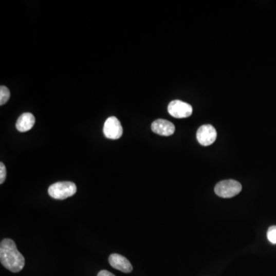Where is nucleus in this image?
Instances as JSON below:
<instances>
[{
	"instance_id": "9b49d317",
	"label": "nucleus",
	"mask_w": 276,
	"mask_h": 276,
	"mask_svg": "<svg viewBox=\"0 0 276 276\" xmlns=\"http://www.w3.org/2000/svg\"><path fill=\"white\" fill-rule=\"evenodd\" d=\"M267 238L272 244H276V226L269 227L267 232Z\"/></svg>"
},
{
	"instance_id": "f257e3e1",
	"label": "nucleus",
	"mask_w": 276,
	"mask_h": 276,
	"mask_svg": "<svg viewBox=\"0 0 276 276\" xmlns=\"http://www.w3.org/2000/svg\"><path fill=\"white\" fill-rule=\"evenodd\" d=\"M0 261L6 269L12 272L23 270L25 266V259L19 252L16 245L10 238H4L0 244Z\"/></svg>"
},
{
	"instance_id": "ddd939ff",
	"label": "nucleus",
	"mask_w": 276,
	"mask_h": 276,
	"mask_svg": "<svg viewBox=\"0 0 276 276\" xmlns=\"http://www.w3.org/2000/svg\"><path fill=\"white\" fill-rule=\"evenodd\" d=\"M98 276H115L114 274H112V272H108L107 270H102L101 272H99V273L98 274Z\"/></svg>"
},
{
	"instance_id": "0eeeda50",
	"label": "nucleus",
	"mask_w": 276,
	"mask_h": 276,
	"mask_svg": "<svg viewBox=\"0 0 276 276\" xmlns=\"http://www.w3.org/2000/svg\"><path fill=\"white\" fill-rule=\"evenodd\" d=\"M153 132L161 136H171L175 132V126L171 121L157 119L151 124Z\"/></svg>"
},
{
	"instance_id": "423d86ee",
	"label": "nucleus",
	"mask_w": 276,
	"mask_h": 276,
	"mask_svg": "<svg viewBox=\"0 0 276 276\" xmlns=\"http://www.w3.org/2000/svg\"><path fill=\"white\" fill-rule=\"evenodd\" d=\"M217 137L216 129L210 124L201 126L196 133L198 142L203 146H210L213 144Z\"/></svg>"
},
{
	"instance_id": "f8f14e48",
	"label": "nucleus",
	"mask_w": 276,
	"mask_h": 276,
	"mask_svg": "<svg viewBox=\"0 0 276 276\" xmlns=\"http://www.w3.org/2000/svg\"><path fill=\"white\" fill-rule=\"evenodd\" d=\"M6 178V168L4 163H0V183H4Z\"/></svg>"
},
{
	"instance_id": "9d476101",
	"label": "nucleus",
	"mask_w": 276,
	"mask_h": 276,
	"mask_svg": "<svg viewBox=\"0 0 276 276\" xmlns=\"http://www.w3.org/2000/svg\"><path fill=\"white\" fill-rule=\"evenodd\" d=\"M10 98V91L7 87L2 85L0 87V104L3 105L7 102L8 100Z\"/></svg>"
},
{
	"instance_id": "39448f33",
	"label": "nucleus",
	"mask_w": 276,
	"mask_h": 276,
	"mask_svg": "<svg viewBox=\"0 0 276 276\" xmlns=\"http://www.w3.org/2000/svg\"><path fill=\"white\" fill-rule=\"evenodd\" d=\"M104 136L112 140H118L123 135V127L116 117H110L106 120L103 128Z\"/></svg>"
},
{
	"instance_id": "1a4fd4ad",
	"label": "nucleus",
	"mask_w": 276,
	"mask_h": 276,
	"mask_svg": "<svg viewBox=\"0 0 276 276\" xmlns=\"http://www.w3.org/2000/svg\"><path fill=\"white\" fill-rule=\"evenodd\" d=\"M35 118L32 114L24 113L17 120L16 126L17 130L20 132H29V130L35 125Z\"/></svg>"
},
{
	"instance_id": "f03ea898",
	"label": "nucleus",
	"mask_w": 276,
	"mask_h": 276,
	"mask_svg": "<svg viewBox=\"0 0 276 276\" xmlns=\"http://www.w3.org/2000/svg\"><path fill=\"white\" fill-rule=\"evenodd\" d=\"M77 192V187L72 182H57L48 187V193L56 199H65L74 196Z\"/></svg>"
},
{
	"instance_id": "20e7f679",
	"label": "nucleus",
	"mask_w": 276,
	"mask_h": 276,
	"mask_svg": "<svg viewBox=\"0 0 276 276\" xmlns=\"http://www.w3.org/2000/svg\"><path fill=\"white\" fill-rule=\"evenodd\" d=\"M168 112L171 116L175 118H186L193 113V107L190 104L180 100H174L168 105Z\"/></svg>"
},
{
	"instance_id": "7ed1b4c3",
	"label": "nucleus",
	"mask_w": 276,
	"mask_h": 276,
	"mask_svg": "<svg viewBox=\"0 0 276 276\" xmlns=\"http://www.w3.org/2000/svg\"><path fill=\"white\" fill-rule=\"evenodd\" d=\"M214 190L219 197L231 198L236 196L241 192L242 185L236 180H223L216 184Z\"/></svg>"
},
{
	"instance_id": "6e6552de",
	"label": "nucleus",
	"mask_w": 276,
	"mask_h": 276,
	"mask_svg": "<svg viewBox=\"0 0 276 276\" xmlns=\"http://www.w3.org/2000/svg\"><path fill=\"white\" fill-rule=\"evenodd\" d=\"M108 261L114 269L124 273H130L133 270V266L129 260L119 254H112L109 256Z\"/></svg>"
}]
</instances>
